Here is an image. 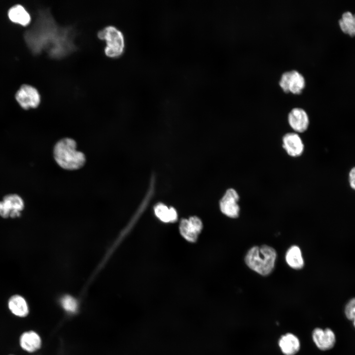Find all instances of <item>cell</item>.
Listing matches in <instances>:
<instances>
[{
	"instance_id": "obj_14",
	"label": "cell",
	"mask_w": 355,
	"mask_h": 355,
	"mask_svg": "<svg viewBox=\"0 0 355 355\" xmlns=\"http://www.w3.org/2000/svg\"><path fill=\"white\" fill-rule=\"evenodd\" d=\"M9 311L14 316L23 318L29 313V308L26 299L19 294H14L10 297L7 302Z\"/></svg>"
},
{
	"instance_id": "obj_20",
	"label": "cell",
	"mask_w": 355,
	"mask_h": 355,
	"mask_svg": "<svg viewBox=\"0 0 355 355\" xmlns=\"http://www.w3.org/2000/svg\"><path fill=\"white\" fill-rule=\"evenodd\" d=\"M345 314L349 320L353 321L355 319V298L351 299L346 304Z\"/></svg>"
},
{
	"instance_id": "obj_22",
	"label": "cell",
	"mask_w": 355,
	"mask_h": 355,
	"mask_svg": "<svg viewBox=\"0 0 355 355\" xmlns=\"http://www.w3.org/2000/svg\"><path fill=\"white\" fill-rule=\"evenodd\" d=\"M349 35L351 36H355V14L353 15L349 21Z\"/></svg>"
},
{
	"instance_id": "obj_16",
	"label": "cell",
	"mask_w": 355,
	"mask_h": 355,
	"mask_svg": "<svg viewBox=\"0 0 355 355\" xmlns=\"http://www.w3.org/2000/svg\"><path fill=\"white\" fill-rule=\"evenodd\" d=\"M8 15L11 21L22 26L27 25L31 21L30 14L20 4H15L10 7L8 11Z\"/></svg>"
},
{
	"instance_id": "obj_4",
	"label": "cell",
	"mask_w": 355,
	"mask_h": 355,
	"mask_svg": "<svg viewBox=\"0 0 355 355\" xmlns=\"http://www.w3.org/2000/svg\"><path fill=\"white\" fill-rule=\"evenodd\" d=\"M98 37L106 41L105 52L109 57L121 55L124 49V39L122 33L112 26L106 27L99 32Z\"/></svg>"
},
{
	"instance_id": "obj_11",
	"label": "cell",
	"mask_w": 355,
	"mask_h": 355,
	"mask_svg": "<svg viewBox=\"0 0 355 355\" xmlns=\"http://www.w3.org/2000/svg\"><path fill=\"white\" fill-rule=\"evenodd\" d=\"M203 224L199 218L190 217L188 219H182L179 224L181 235L188 241L195 242L201 232Z\"/></svg>"
},
{
	"instance_id": "obj_13",
	"label": "cell",
	"mask_w": 355,
	"mask_h": 355,
	"mask_svg": "<svg viewBox=\"0 0 355 355\" xmlns=\"http://www.w3.org/2000/svg\"><path fill=\"white\" fill-rule=\"evenodd\" d=\"M19 343L23 350L32 353L39 349L41 345V340L36 332L33 330L26 331L20 335Z\"/></svg>"
},
{
	"instance_id": "obj_3",
	"label": "cell",
	"mask_w": 355,
	"mask_h": 355,
	"mask_svg": "<svg viewBox=\"0 0 355 355\" xmlns=\"http://www.w3.org/2000/svg\"><path fill=\"white\" fill-rule=\"evenodd\" d=\"M276 257L274 248L264 245L251 248L246 254L245 261L251 270L262 276H267L273 270Z\"/></svg>"
},
{
	"instance_id": "obj_2",
	"label": "cell",
	"mask_w": 355,
	"mask_h": 355,
	"mask_svg": "<svg viewBox=\"0 0 355 355\" xmlns=\"http://www.w3.org/2000/svg\"><path fill=\"white\" fill-rule=\"evenodd\" d=\"M53 157L60 167L68 170L79 169L86 162L84 153L76 149V142L69 138L62 139L56 143Z\"/></svg>"
},
{
	"instance_id": "obj_15",
	"label": "cell",
	"mask_w": 355,
	"mask_h": 355,
	"mask_svg": "<svg viewBox=\"0 0 355 355\" xmlns=\"http://www.w3.org/2000/svg\"><path fill=\"white\" fill-rule=\"evenodd\" d=\"M279 345L285 355H294L299 350L300 343L298 338L292 333L283 335L279 340Z\"/></svg>"
},
{
	"instance_id": "obj_17",
	"label": "cell",
	"mask_w": 355,
	"mask_h": 355,
	"mask_svg": "<svg viewBox=\"0 0 355 355\" xmlns=\"http://www.w3.org/2000/svg\"><path fill=\"white\" fill-rule=\"evenodd\" d=\"M287 264L292 268L300 269L304 266V260L300 248L292 246L287 250L285 255Z\"/></svg>"
},
{
	"instance_id": "obj_7",
	"label": "cell",
	"mask_w": 355,
	"mask_h": 355,
	"mask_svg": "<svg viewBox=\"0 0 355 355\" xmlns=\"http://www.w3.org/2000/svg\"><path fill=\"white\" fill-rule=\"evenodd\" d=\"M15 99L19 106L24 109L35 108L40 102V97L37 90L28 84L21 86L16 93Z\"/></svg>"
},
{
	"instance_id": "obj_23",
	"label": "cell",
	"mask_w": 355,
	"mask_h": 355,
	"mask_svg": "<svg viewBox=\"0 0 355 355\" xmlns=\"http://www.w3.org/2000/svg\"><path fill=\"white\" fill-rule=\"evenodd\" d=\"M354 325L355 327V319L353 320Z\"/></svg>"
},
{
	"instance_id": "obj_10",
	"label": "cell",
	"mask_w": 355,
	"mask_h": 355,
	"mask_svg": "<svg viewBox=\"0 0 355 355\" xmlns=\"http://www.w3.org/2000/svg\"><path fill=\"white\" fill-rule=\"evenodd\" d=\"M282 146L286 153L292 157L300 156L304 151V144L299 134L289 132L282 138Z\"/></svg>"
},
{
	"instance_id": "obj_9",
	"label": "cell",
	"mask_w": 355,
	"mask_h": 355,
	"mask_svg": "<svg viewBox=\"0 0 355 355\" xmlns=\"http://www.w3.org/2000/svg\"><path fill=\"white\" fill-rule=\"evenodd\" d=\"M287 121L294 132L298 134L306 131L310 124L307 112L300 107H295L290 110L287 115Z\"/></svg>"
},
{
	"instance_id": "obj_24",
	"label": "cell",
	"mask_w": 355,
	"mask_h": 355,
	"mask_svg": "<svg viewBox=\"0 0 355 355\" xmlns=\"http://www.w3.org/2000/svg\"><path fill=\"white\" fill-rule=\"evenodd\" d=\"M13 355V354H10V355Z\"/></svg>"
},
{
	"instance_id": "obj_19",
	"label": "cell",
	"mask_w": 355,
	"mask_h": 355,
	"mask_svg": "<svg viewBox=\"0 0 355 355\" xmlns=\"http://www.w3.org/2000/svg\"><path fill=\"white\" fill-rule=\"evenodd\" d=\"M61 302L63 308L68 312L74 313L77 309V302L71 296H65L62 298Z\"/></svg>"
},
{
	"instance_id": "obj_5",
	"label": "cell",
	"mask_w": 355,
	"mask_h": 355,
	"mask_svg": "<svg viewBox=\"0 0 355 355\" xmlns=\"http://www.w3.org/2000/svg\"><path fill=\"white\" fill-rule=\"evenodd\" d=\"M305 84L303 74L295 69L283 72L279 81V84L283 91L294 94L300 93L305 87Z\"/></svg>"
},
{
	"instance_id": "obj_12",
	"label": "cell",
	"mask_w": 355,
	"mask_h": 355,
	"mask_svg": "<svg viewBox=\"0 0 355 355\" xmlns=\"http://www.w3.org/2000/svg\"><path fill=\"white\" fill-rule=\"evenodd\" d=\"M312 337L317 347L322 351L331 349L336 342L335 334L329 328L324 330L315 328L313 332Z\"/></svg>"
},
{
	"instance_id": "obj_6",
	"label": "cell",
	"mask_w": 355,
	"mask_h": 355,
	"mask_svg": "<svg viewBox=\"0 0 355 355\" xmlns=\"http://www.w3.org/2000/svg\"><path fill=\"white\" fill-rule=\"evenodd\" d=\"M24 206V200L20 195L7 194L0 201V216L4 218L18 217Z\"/></svg>"
},
{
	"instance_id": "obj_18",
	"label": "cell",
	"mask_w": 355,
	"mask_h": 355,
	"mask_svg": "<svg viewBox=\"0 0 355 355\" xmlns=\"http://www.w3.org/2000/svg\"><path fill=\"white\" fill-rule=\"evenodd\" d=\"M154 212L156 216L164 222H173L178 218L176 210L173 208H168L162 203H158L154 207Z\"/></svg>"
},
{
	"instance_id": "obj_8",
	"label": "cell",
	"mask_w": 355,
	"mask_h": 355,
	"mask_svg": "<svg viewBox=\"0 0 355 355\" xmlns=\"http://www.w3.org/2000/svg\"><path fill=\"white\" fill-rule=\"evenodd\" d=\"M239 200V196L236 190L233 188L227 189L219 202L222 213L230 217H238L240 213Z\"/></svg>"
},
{
	"instance_id": "obj_21",
	"label": "cell",
	"mask_w": 355,
	"mask_h": 355,
	"mask_svg": "<svg viewBox=\"0 0 355 355\" xmlns=\"http://www.w3.org/2000/svg\"><path fill=\"white\" fill-rule=\"evenodd\" d=\"M348 182L351 189L355 191V166L353 167L349 171Z\"/></svg>"
},
{
	"instance_id": "obj_1",
	"label": "cell",
	"mask_w": 355,
	"mask_h": 355,
	"mask_svg": "<svg viewBox=\"0 0 355 355\" xmlns=\"http://www.w3.org/2000/svg\"><path fill=\"white\" fill-rule=\"evenodd\" d=\"M26 38L31 49L38 53L45 49L54 58L66 55L75 48L70 28L58 26L48 11H42Z\"/></svg>"
}]
</instances>
